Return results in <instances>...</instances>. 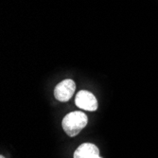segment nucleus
Wrapping results in <instances>:
<instances>
[{
    "label": "nucleus",
    "instance_id": "1",
    "mask_svg": "<svg viewBox=\"0 0 158 158\" xmlns=\"http://www.w3.org/2000/svg\"><path fill=\"white\" fill-rule=\"evenodd\" d=\"M88 119L86 114L81 111L71 112L64 118L62 126L68 136H76L87 125Z\"/></svg>",
    "mask_w": 158,
    "mask_h": 158
},
{
    "label": "nucleus",
    "instance_id": "2",
    "mask_svg": "<svg viewBox=\"0 0 158 158\" xmlns=\"http://www.w3.org/2000/svg\"><path fill=\"white\" fill-rule=\"evenodd\" d=\"M76 89V84L73 80L66 79L56 85L54 89V96L57 100L62 102H68L73 97Z\"/></svg>",
    "mask_w": 158,
    "mask_h": 158
},
{
    "label": "nucleus",
    "instance_id": "3",
    "mask_svg": "<svg viewBox=\"0 0 158 158\" xmlns=\"http://www.w3.org/2000/svg\"><path fill=\"white\" fill-rule=\"evenodd\" d=\"M75 104L82 110L86 111H96L98 109V100L96 97L88 91L81 90L75 98Z\"/></svg>",
    "mask_w": 158,
    "mask_h": 158
},
{
    "label": "nucleus",
    "instance_id": "4",
    "mask_svg": "<svg viewBox=\"0 0 158 158\" xmlns=\"http://www.w3.org/2000/svg\"><path fill=\"white\" fill-rule=\"evenodd\" d=\"M99 155L98 148L92 143H83L75 151L73 158H96Z\"/></svg>",
    "mask_w": 158,
    "mask_h": 158
},
{
    "label": "nucleus",
    "instance_id": "5",
    "mask_svg": "<svg viewBox=\"0 0 158 158\" xmlns=\"http://www.w3.org/2000/svg\"><path fill=\"white\" fill-rule=\"evenodd\" d=\"M0 158H5V157H4L3 155H1V156H0Z\"/></svg>",
    "mask_w": 158,
    "mask_h": 158
},
{
    "label": "nucleus",
    "instance_id": "6",
    "mask_svg": "<svg viewBox=\"0 0 158 158\" xmlns=\"http://www.w3.org/2000/svg\"><path fill=\"white\" fill-rule=\"evenodd\" d=\"M96 158H102V157H99V156H98V157H96Z\"/></svg>",
    "mask_w": 158,
    "mask_h": 158
}]
</instances>
